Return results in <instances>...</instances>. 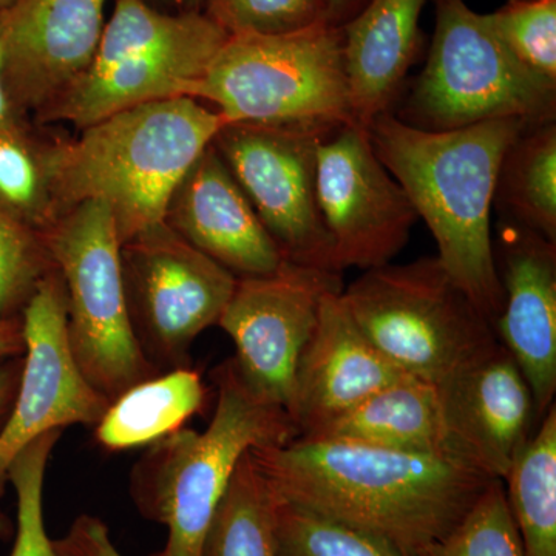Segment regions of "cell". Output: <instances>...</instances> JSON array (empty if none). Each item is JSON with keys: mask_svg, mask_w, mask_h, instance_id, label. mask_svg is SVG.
Here are the masks:
<instances>
[{"mask_svg": "<svg viewBox=\"0 0 556 556\" xmlns=\"http://www.w3.org/2000/svg\"><path fill=\"white\" fill-rule=\"evenodd\" d=\"M22 365H24V356L0 361V427L5 422L14 397H16ZM10 535V519H0V540H9Z\"/></svg>", "mask_w": 556, "mask_h": 556, "instance_id": "34", "label": "cell"}, {"mask_svg": "<svg viewBox=\"0 0 556 556\" xmlns=\"http://www.w3.org/2000/svg\"><path fill=\"white\" fill-rule=\"evenodd\" d=\"M495 201L510 222L556 243V124L527 126L497 172Z\"/></svg>", "mask_w": 556, "mask_h": 556, "instance_id": "23", "label": "cell"}, {"mask_svg": "<svg viewBox=\"0 0 556 556\" xmlns=\"http://www.w3.org/2000/svg\"><path fill=\"white\" fill-rule=\"evenodd\" d=\"M67 294L60 270L40 280L22 313L25 354L16 397L0 427V501L22 450L53 430L97 426L110 401L90 386L68 342ZM0 519H9L0 508Z\"/></svg>", "mask_w": 556, "mask_h": 556, "instance_id": "14", "label": "cell"}, {"mask_svg": "<svg viewBox=\"0 0 556 556\" xmlns=\"http://www.w3.org/2000/svg\"><path fill=\"white\" fill-rule=\"evenodd\" d=\"M14 2H16V0H0V13L11 9V7L14 5Z\"/></svg>", "mask_w": 556, "mask_h": 556, "instance_id": "39", "label": "cell"}, {"mask_svg": "<svg viewBox=\"0 0 556 556\" xmlns=\"http://www.w3.org/2000/svg\"><path fill=\"white\" fill-rule=\"evenodd\" d=\"M342 299L387 361L437 387L497 343L495 327L438 257L364 270Z\"/></svg>", "mask_w": 556, "mask_h": 556, "instance_id": "7", "label": "cell"}, {"mask_svg": "<svg viewBox=\"0 0 556 556\" xmlns=\"http://www.w3.org/2000/svg\"><path fill=\"white\" fill-rule=\"evenodd\" d=\"M5 35H7V10L0 13V129L17 123V113L11 104L9 91L5 84Z\"/></svg>", "mask_w": 556, "mask_h": 556, "instance_id": "36", "label": "cell"}, {"mask_svg": "<svg viewBox=\"0 0 556 556\" xmlns=\"http://www.w3.org/2000/svg\"><path fill=\"white\" fill-rule=\"evenodd\" d=\"M325 2H327L329 24L343 27L367 5L369 0H325Z\"/></svg>", "mask_w": 556, "mask_h": 556, "instance_id": "37", "label": "cell"}, {"mask_svg": "<svg viewBox=\"0 0 556 556\" xmlns=\"http://www.w3.org/2000/svg\"><path fill=\"white\" fill-rule=\"evenodd\" d=\"M53 547L56 556H123L108 525L93 515H79L64 535L53 540Z\"/></svg>", "mask_w": 556, "mask_h": 556, "instance_id": "33", "label": "cell"}, {"mask_svg": "<svg viewBox=\"0 0 556 556\" xmlns=\"http://www.w3.org/2000/svg\"><path fill=\"white\" fill-rule=\"evenodd\" d=\"M153 9L166 13H203L206 0H146Z\"/></svg>", "mask_w": 556, "mask_h": 556, "instance_id": "38", "label": "cell"}, {"mask_svg": "<svg viewBox=\"0 0 556 556\" xmlns=\"http://www.w3.org/2000/svg\"><path fill=\"white\" fill-rule=\"evenodd\" d=\"M189 98L212 104L226 124L318 134L354 124L342 27L229 36Z\"/></svg>", "mask_w": 556, "mask_h": 556, "instance_id": "5", "label": "cell"}, {"mask_svg": "<svg viewBox=\"0 0 556 556\" xmlns=\"http://www.w3.org/2000/svg\"><path fill=\"white\" fill-rule=\"evenodd\" d=\"M64 430H53L27 445L9 470L16 493V536L10 556H56L43 519V484L51 453Z\"/></svg>", "mask_w": 556, "mask_h": 556, "instance_id": "29", "label": "cell"}, {"mask_svg": "<svg viewBox=\"0 0 556 556\" xmlns=\"http://www.w3.org/2000/svg\"><path fill=\"white\" fill-rule=\"evenodd\" d=\"M490 20L514 56L556 87V0H508Z\"/></svg>", "mask_w": 556, "mask_h": 556, "instance_id": "31", "label": "cell"}, {"mask_svg": "<svg viewBox=\"0 0 556 556\" xmlns=\"http://www.w3.org/2000/svg\"><path fill=\"white\" fill-rule=\"evenodd\" d=\"M521 119H495L463 129L430 131L387 112L372 121V149L407 193L438 244V260L495 327L504 288L493 251L497 172Z\"/></svg>", "mask_w": 556, "mask_h": 556, "instance_id": "2", "label": "cell"}, {"mask_svg": "<svg viewBox=\"0 0 556 556\" xmlns=\"http://www.w3.org/2000/svg\"><path fill=\"white\" fill-rule=\"evenodd\" d=\"M408 378L376 350L351 317L342 291L321 300L317 327L300 356L288 415L299 437Z\"/></svg>", "mask_w": 556, "mask_h": 556, "instance_id": "19", "label": "cell"}, {"mask_svg": "<svg viewBox=\"0 0 556 556\" xmlns=\"http://www.w3.org/2000/svg\"><path fill=\"white\" fill-rule=\"evenodd\" d=\"M108 0H16L7 10L5 84L17 112L42 113L89 68Z\"/></svg>", "mask_w": 556, "mask_h": 556, "instance_id": "15", "label": "cell"}, {"mask_svg": "<svg viewBox=\"0 0 556 556\" xmlns=\"http://www.w3.org/2000/svg\"><path fill=\"white\" fill-rule=\"evenodd\" d=\"M39 233L64 281L70 348L90 386L112 402L161 375L131 328L121 241L109 207L101 201H84Z\"/></svg>", "mask_w": 556, "mask_h": 556, "instance_id": "9", "label": "cell"}, {"mask_svg": "<svg viewBox=\"0 0 556 556\" xmlns=\"http://www.w3.org/2000/svg\"><path fill=\"white\" fill-rule=\"evenodd\" d=\"M316 192L340 274L388 265L419 219L405 190L380 163L368 130L356 124L339 127L318 144Z\"/></svg>", "mask_w": 556, "mask_h": 556, "instance_id": "13", "label": "cell"}, {"mask_svg": "<svg viewBox=\"0 0 556 556\" xmlns=\"http://www.w3.org/2000/svg\"><path fill=\"white\" fill-rule=\"evenodd\" d=\"M417 556H525L503 481L493 479L455 529Z\"/></svg>", "mask_w": 556, "mask_h": 556, "instance_id": "28", "label": "cell"}, {"mask_svg": "<svg viewBox=\"0 0 556 556\" xmlns=\"http://www.w3.org/2000/svg\"><path fill=\"white\" fill-rule=\"evenodd\" d=\"M166 223L237 278L269 276L287 262L214 144L175 189Z\"/></svg>", "mask_w": 556, "mask_h": 556, "instance_id": "18", "label": "cell"}, {"mask_svg": "<svg viewBox=\"0 0 556 556\" xmlns=\"http://www.w3.org/2000/svg\"><path fill=\"white\" fill-rule=\"evenodd\" d=\"M493 251L504 288L497 342L529 383L540 422L556 394V243L508 219Z\"/></svg>", "mask_w": 556, "mask_h": 556, "instance_id": "17", "label": "cell"}, {"mask_svg": "<svg viewBox=\"0 0 556 556\" xmlns=\"http://www.w3.org/2000/svg\"><path fill=\"white\" fill-rule=\"evenodd\" d=\"M206 397L195 369L161 372L113 399L94 426V438L110 452L150 447L199 415Z\"/></svg>", "mask_w": 556, "mask_h": 556, "instance_id": "22", "label": "cell"}, {"mask_svg": "<svg viewBox=\"0 0 556 556\" xmlns=\"http://www.w3.org/2000/svg\"><path fill=\"white\" fill-rule=\"evenodd\" d=\"M25 348L22 317H0V361L24 356Z\"/></svg>", "mask_w": 556, "mask_h": 556, "instance_id": "35", "label": "cell"}, {"mask_svg": "<svg viewBox=\"0 0 556 556\" xmlns=\"http://www.w3.org/2000/svg\"><path fill=\"white\" fill-rule=\"evenodd\" d=\"M273 501V490L248 452L208 526L200 556H277Z\"/></svg>", "mask_w": 556, "mask_h": 556, "instance_id": "25", "label": "cell"}, {"mask_svg": "<svg viewBox=\"0 0 556 556\" xmlns=\"http://www.w3.org/2000/svg\"><path fill=\"white\" fill-rule=\"evenodd\" d=\"M438 388L456 455L503 481L538 422L517 362L497 342Z\"/></svg>", "mask_w": 556, "mask_h": 556, "instance_id": "16", "label": "cell"}, {"mask_svg": "<svg viewBox=\"0 0 556 556\" xmlns=\"http://www.w3.org/2000/svg\"><path fill=\"white\" fill-rule=\"evenodd\" d=\"M426 0H369L343 25L353 123L368 130L390 108L415 61Z\"/></svg>", "mask_w": 556, "mask_h": 556, "instance_id": "20", "label": "cell"}, {"mask_svg": "<svg viewBox=\"0 0 556 556\" xmlns=\"http://www.w3.org/2000/svg\"><path fill=\"white\" fill-rule=\"evenodd\" d=\"M127 309L142 353L159 372L190 368L201 332L218 324L237 277L167 223L121 244Z\"/></svg>", "mask_w": 556, "mask_h": 556, "instance_id": "10", "label": "cell"}, {"mask_svg": "<svg viewBox=\"0 0 556 556\" xmlns=\"http://www.w3.org/2000/svg\"><path fill=\"white\" fill-rule=\"evenodd\" d=\"M228 38L204 13L115 0L89 68L39 118L83 130L137 105L189 98Z\"/></svg>", "mask_w": 556, "mask_h": 556, "instance_id": "6", "label": "cell"}, {"mask_svg": "<svg viewBox=\"0 0 556 556\" xmlns=\"http://www.w3.org/2000/svg\"><path fill=\"white\" fill-rule=\"evenodd\" d=\"M327 135L295 127L225 124L212 144L285 260L338 273L334 244L316 192L317 150Z\"/></svg>", "mask_w": 556, "mask_h": 556, "instance_id": "11", "label": "cell"}, {"mask_svg": "<svg viewBox=\"0 0 556 556\" xmlns=\"http://www.w3.org/2000/svg\"><path fill=\"white\" fill-rule=\"evenodd\" d=\"M212 376L218 396L206 430L179 428L150 445L131 470L130 495L139 514L167 527L166 544L152 556H200L243 456L299 437L287 409L249 393L232 358Z\"/></svg>", "mask_w": 556, "mask_h": 556, "instance_id": "4", "label": "cell"}, {"mask_svg": "<svg viewBox=\"0 0 556 556\" xmlns=\"http://www.w3.org/2000/svg\"><path fill=\"white\" fill-rule=\"evenodd\" d=\"M273 496L277 556H415L386 538L299 506L274 492Z\"/></svg>", "mask_w": 556, "mask_h": 556, "instance_id": "26", "label": "cell"}, {"mask_svg": "<svg viewBox=\"0 0 556 556\" xmlns=\"http://www.w3.org/2000/svg\"><path fill=\"white\" fill-rule=\"evenodd\" d=\"M225 119L192 98L123 110L43 148L58 212L101 201L121 244L166 222L172 195Z\"/></svg>", "mask_w": 556, "mask_h": 556, "instance_id": "3", "label": "cell"}, {"mask_svg": "<svg viewBox=\"0 0 556 556\" xmlns=\"http://www.w3.org/2000/svg\"><path fill=\"white\" fill-rule=\"evenodd\" d=\"M525 556H556V407L541 417L503 479Z\"/></svg>", "mask_w": 556, "mask_h": 556, "instance_id": "24", "label": "cell"}, {"mask_svg": "<svg viewBox=\"0 0 556 556\" xmlns=\"http://www.w3.org/2000/svg\"><path fill=\"white\" fill-rule=\"evenodd\" d=\"M332 291H343L342 274L291 262L269 276L237 278L217 325L236 345L232 362L252 396L288 409L300 356Z\"/></svg>", "mask_w": 556, "mask_h": 556, "instance_id": "12", "label": "cell"}, {"mask_svg": "<svg viewBox=\"0 0 556 556\" xmlns=\"http://www.w3.org/2000/svg\"><path fill=\"white\" fill-rule=\"evenodd\" d=\"M0 204L38 232L60 217L43 148L27 137L20 123L0 129Z\"/></svg>", "mask_w": 556, "mask_h": 556, "instance_id": "27", "label": "cell"}, {"mask_svg": "<svg viewBox=\"0 0 556 556\" xmlns=\"http://www.w3.org/2000/svg\"><path fill=\"white\" fill-rule=\"evenodd\" d=\"M203 13L229 36L287 35L328 22L325 0H206Z\"/></svg>", "mask_w": 556, "mask_h": 556, "instance_id": "32", "label": "cell"}, {"mask_svg": "<svg viewBox=\"0 0 556 556\" xmlns=\"http://www.w3.org/2000/svg\"><path fill=\"white\" fill-rule=\"evenodd\" d=\"M437 27L426 67L397 116L445 131L495 119L555 121L556 87L529 72L500 38L490 14L466 0H434Z\"/></svg>", "mask_w": 556, "mask_h": 556, "instance_id": "8", "label": "cell"}, {"mask_svg": "<svg viewBox=\"0 0 556 556\" xmlns=\"http://www.w3.org/2000/svg\"><path fill=\"white\" fill-rule=\"evenodd\" d=\"M303 437L457 456L445 427L439 388L409 376L376 391Z\"/></svg>", "mask_w": 556, "mask_h": 556, "instance_id": "21", "label": "cell"}, {"mask_svg": "<svg viewBox=\"0 0 556 556\" xmlns=\"http://www.w3.org/2000/svg\"><path fill=\"white\" fill-rule=\"evenodd\" d=\"M277 496L419 555L466 517L492 478L460 457L295 437L251 450Z\"/></svg>", "mask_w": 556, "mask_h": 556, "instance_id": "1", "label": "cell"}, {"mask_svg": "<svg viewBox=\"0 0 556 556\" xmlns=\"http://www.w3.org/2000/svg\"><path fill=\"white\" fill-rule=\"evenodd\" d=\"M53 268L38 230L0 204V317H22L40 280Z\"/></svg>", "mask_w": 556, "mask_h": 556, "instance_id": "30", "label": "cell"}]
</instances>
